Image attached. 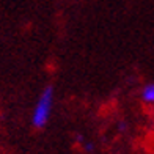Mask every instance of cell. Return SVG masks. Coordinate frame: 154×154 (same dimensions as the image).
Here are the masks:
<instances>
[{
  "label": "cell",
  "instance_id": "obj_1",
  "mask_svg": "<svg viewBox=\"0 0 154 154\" xmlns=\"http://www.w3.org/2000/svg\"><path fill=\"white\" fill-rule=\"evenodd\" d=\"M54 96H55V90L52 85H47L43 91H41L38 102L33 109V115H32V124L36 129H43L47 124L49 118L52 113V106H54Z\"/></svg>",
  "mask_w": 154,
  "mask_h": 154
},
{
  "label": "cell",
  "instance_id": "obj_4",
  "mask_svg": "<svg viewBox=\"0 0 154 154\" xmlns=\"http://www.w3.org/2000/svg\"><path fill=\"white\" fill-rule=\"evenodd\" d=\"M118 129H120L121 132H123V131H126V123H123V121H121L120 124H118Z\"/></svg>",
  "mask_w": 154,
  "mask_h": 154
},
{
  "label": "cell",
  "instance_id": "obj_3",
  "mask_svg": "<svg viewBox=\"0 0 154 154\" xmlns=\"http://www.w3.org/2000/svg\"><path fill=\"white\" fill-rule=\"evenodd\" d=\"M82 146H83V149H85L87 152H91V151H94V145H93V143H90V142L83 143Z\"/></svg>",
  "mask_w": 154,
  "mask_h": 154
},
{
  "label": "cell",
  "instance_id": "obj_2",
  "mask_svg": "<svg viewBox=\"0 0 154 154\" xmlns=\"http://www.w3.org/2000/svg\"><path fill=\"white\" fill-rule=\"evenodd\" d=\"M140 99H142L145 104H154V82L146 83V85L142 88Z\"/></svg>",
  "mask_w": 154,
  "mask_h": 154
}]
</instances>
